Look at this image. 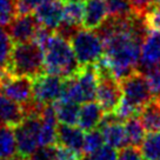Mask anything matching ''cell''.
Returning a JSON list of instances; mask_svg holds the SVG:
<instances>
[{
    "label": "cell",
    "instance_id": "23",
    "mask_svg": "<svg viewBox=\"0 0 160 160\" xmlns=\"http://www.w3.org/2000/svg\"><path fill=\"white\" fill-rule=\"evenodd\" d=\"M140 151L145 160H160V132L145 135L140 145Z\"/></svg>",
    "mask_w": 160,
    "mask_h": 160
},
{
    "label": "cell",
    "instance_id": "15",
    "mask_svg": "<svg viewBox=\"0 0 160 160\" xmlns=\"http://www.w3.org/2000/svg\"><path fill=\"white\" fill-rule=\"evenodd\" d=\"M107 18L105 0H87L82 18V27L87 30H97Z\"/></svg>",
    "mask_w": 160,
    "mask_h": 160
},
{
    "label": "cell",
    "instance_id": "30",
    "mask_svg": "<svg viewBox=\"0 0 160 160\" xmlns=\"http://www.w3.org/2000/svg\"><path fill=\"white\" fill-rule=\"evenodd\" d=\"M117 158H118L117 148L106 144L99 147L98 150H95L94 152L85 155L84 160H117Z\"/></svg>",
    "mask_w": 160,
    "mask_h": 160
},
{
    "label": "cell",
    "instance_id": "8",
    "mask_svg": "<svg viewBox=\"0 0 160 160\" xmlns=\"http://www.w3.org/2000/svg\"><path fill=\"white\" fill-rule=\"evenodd\" d=\"M64 78L50 73H41L32 79L33 99L40 105H48L62 94Z\"/></svg>",
    "mask_w": 160,
    "mask_h": 160
},
{
    "label": "cell",
    "instance_id": "4",
    "mask_svg": "<svg viewBox=\"0 0 160 160\" xmlns=\"http://www.w3.org/2000/svg\"><path fill=\"white\" fill-rule=\"evenodd\" d=\"M99 77L94 65L80 66L73 77L64 80L62 94L60 98L73 100L78 104H84L97 99Z\"/></svg>",
    "mask_w": 160,
    "mask_h": 160
},
{
    "label": "cell",
    "instance_id": "9",
    "mask_svg": "<svg viewBox=\"0 0 160 160\" xmlns=\"http://www.w3.org/2000/svg\"><path fill=\"white\" fill-rule=\"evenodd\" d=\"M122 99V91L119 81L112 75L99 77L97 88V101L104 113H113Z\"/></svg>",
    "mask_w": 160,
    "mask_h": 160
},
{
    "label": "cell",
    "instance_id": "35",
    "mask_svg": "<svg viewBox=\"0 0 160 160\" xmlns=\"http://www.w3.org/2000/svg\"><path fill=\"white\" fill-rule=\"evenodd\" d=\"M45 1H55V0H17L18 14H28L32 13L38 5Z\"/></svg>",
    "mask_w": 160,
    "mask_h": 160
},
{
    "label": "cell",
    "instance_id": "7",
    "mask_svg": "<svg viewBox=\"0 0 160 160\" xmlns=\"http://www.w3.org/2000/svg\"><path fill=\"white\" fill-rule=\"evenodd\" d=\"M0 92L18 102L21 107H25L34 101L32 79L28 77L13 75L6 70L0 80Z\"/></svg>",
    "mask_w": 160,
    "mask_h": 160
},
{
    "label": "cell",
    "instance_id": "1",
    "mask_svg": "<svg viewBox=\"0 0 160 160\" xmlns=\"http://www.w3.org/2000/svg\"><path fill=\"white\" fill-rule=\"evenodd\" d=\"M44 70L46 73L61 78H70L78 72L79 62L75 58L70 40L53 33L42 47Z\"/></svg>",
    "mask_w": 160,
    "mask_h": 160
},
{
    "label": "cell",
    "instance_id": "19",
    "mask_svg": "<svg viewBox=\"0 0 160 160\" xmlns=\"http://www.w3.org/2000/svg\"><path fill=\"white\" fill-rule=\"evenodd\" d=\"M54 107L57 119L60 124L65 125H78V117H79V104L73 100L59 98L52 102Z\"/></svg>",
    "mask_w": 160,
    "mask_h": 160
},
{
    "label": "cell",
    "instance_id": "34",
    "mask_svg": "<svg viewBox=\"0 0 160 160\" xmlns=\"http://www.w3.org/2000/svg\"><path fill=\"white\" fill-rule=\"evenodd\" d=\"M85 154L65 146L57 145V160H84Z\"/></svg>",
    "mask_w": 160,
    "mask_h": 160
},
{
    "label": "cell",
    "instance_id": "39",
    "mask_svg": "<svg viewBox=\"0 0 160 160\" xmlns=\"http://www.w3.org/2000/svg\"><path fill=\"white\" fill-rule=\"evenodd\" d=\"M157 1H160V0H155V2H157Z\"/></svg>",
    "mask_w": 160,
    "mask_h": 160
},
{
    "label": "cell",
    "instance_id": "36",
    "mask_svg": "<svg viewBox=\"0 0 160 160\" xmlns=\"http://www.w3.org/2000/svg\"><path fill=\"white\" fill-rule=\"evenodd\" d=\"M130 2L135 14L140 15V17H144L146 11L154 4L155 0H130Z\"/></svg>",
    "mask_w": 160,
    "mask_h": 160
},
{
    "label": "cell",
    "instance_id": "14",
    "mask_svg": "<svg viewBox=\"0 0 160 160\" xmlns=\"http://www.w3.org/2000/svg\"><path fill=\"white\" fill-rule=\"evenodd\" d=\"M84 139L85 133L80 127L65 124H60L57 126V145L65 146L78 152H82Z\"/></svg>",
    "mask_w": 160,
    "mask_h": 160
},
{
    "label": "cell",
    "instance_id": "29",
    "mask_svg": "<svg viewBox=\"0 0 160 160\" xmlns=\"http://www.w3.org/2000/svg\"><path fill=\"white\" fill-rule=\"evenodd\" d=\"M144 21L148 31L160 32V1H157L146 11Z\"/></svg>",
    "mask_w": 160,
    "mask_h": 160
},
{
    "label": "cell",
    "instance_id": "25",
    "mask_svg": "<svg viewBox=\"0 0 160 160\" xmlns=\"http://www.w3.org/2000/svg\"><path fill=\"white\" fill-rule=\"evenodd\" d=\"M105 139L104 135L101 133V131L97 127L91 131H87L85 133V139H84V147H82V152L84 154L87 155L98 150L99 147L104 145Z\"/></svg>",
    "mask_w": 160,
    "mask_h": 160
},
{
    "label": "cell",
    "instance_id": "26",
    "mask_svg": "<svg viewBox=\"0 0 160 160\" xmlns=\"http://www.w3.org/2000/svg\"><path fill=\"white\" fill-rule=\"evenodd\" d=\"M17 15V0H0V27L8 26Z\"/></svg>",
    "mask_w": 160,
    "mask_h": 160
},
{
    "label": "cell",
    "instance_id": "6",
    "mask_svg": "<svg viewBox=\"0 0 160 160\" xmlns=\"http://www.w3.org/2000/svg\"><path fill=\"white\" fill-rule=\"evenodd\" d=\"M40 113L27 114L19 125L14 127L17 148L19 155L27 159L39 147V131L41 127Z\"/></svg>",
    "mask_w": 160,
    "mask_h": 160
},
{
    "label": "cell",
    "instance_id": "38",
    "mask_svg": "<svg viewBox=\"0 0 160 160\" xmlns=\"http://www.w3.org/2000/svg\"><path fill=\"white\" fill-rule=\"evenodd\" d=\"M4 72H5V70L0 67V80H1V78H2V75H4Z\"/></svg>",
    "mask_w": 160,
    "mask_h": 160
},
{
    "label": "cell",
    "instance_id": "11",
    "mask_svg": "<svg viewBox=\"0 0 160 160\" xmlns=\"http://www.w3.org/2000/svg\"><path fill=\"white\" fill-rule=\"evenodd\" d=\"M40 26V22L33 13L28 14H18L8 27V34L14 44L31 41L35 33L37 28Z\"/></svg>",
    "mask_w": 160,
    "mask_h": 160
},
{
    "label": "cell",
    "instance_id": "16",
    "mask_svg": "<svg viewBox=\"0 0 160 160\" xmlns=\"http://www.w3.org/2000/svg\"><path fill=\"white\" fill-rule=\"evenodd\" d=\"M25 118L22 107L0 92V125L17 127Z\"/></svg>",
    "mask_w": 160,
    "mask_h": 160
},
{
    "label": "cell",
    "instance_id": "33",
    "mask_svg": "<svg viewBox=\"0 0 160 160\" xmlns=\"http://www.w3.org/2000/svg\"><path fill=\"white\" fill-rule=\"evenodd\" d=\"M117 160H145L138 146L127 145L121 147Z\"/></svg>",
    "mask_w": 160,
    "mask_h": 160
},
{
    "label": "cell",
    "instance_id": "32",
    "mask_svg": "<svg viewBox=\"0 0 160 160\" xmlns=\"http://www.w3.org/2000/svg\"><path fill=\"white\" fill-rule=\"evenodd\" d=\"M27 160H57V145L37 147Z\"/></svg>",
    "mask_w": 160,
    "mask_h": 160
},
{
    "label": "cell",
    "instance_id": "28",
    "mask_svg": "<svg viewBox=\"0 0 160 160\" xmlns=\"http://www.w3.org/2000/svg\"><path fill=\"white\" fill-rule=\"evenodd\" d=\"M41 127L39 131V146L57 145V126L58 124L47 122L41 119Z\"/></svg>",
    "mask_w": 160,
    "mask_h": 160
},
{
    "label": "cell",
    "instance_id": "37",
    "mask_svg": "<svg viewBox=\"0 0 160 160\" xmlns=\"http://www.w3.org/2000/svg\"><path fill=\"white\" fill-rule=\"evenodd\" d=\"M5 160H27V159H25L24 157H21V155H14V157H12V158H8V159H5Z\"/></svg>",
    "mask_w": 160,
    "mask_h": 160
},
{
    "label": "cell",
    "instance_id": "3",
    "mask_svg": "<svg viewBox=\"0 0 160 160\" xmlns=\"http://www.w3.org/2000/svg\"><path fill=\"white\" fill-rule=\"evenodd\" d=\"M5 70L13 75L28 77L31 79L44 73V54L41 47L32 40L14 44Z\"/></svg>",
    "mask_w": 160,
    "mask_h": 160
},
{
    "label": "cell",
    "instance_id": "27",
    "mask_svg": "<svg viewBox=\"0 0 160 160\" xmlns=\"http://www.w3.org/2000/svg\"><path fill=\"white\" fill-rule=\"evenodd\" d=\"M13 46L14 42L11 39L8 32L0 27V67L4 70L6 68V65L10 60Z\"/></svg>",
    "mask_w": 160,
    "mask_h": 160
},
{
    "label": "cell",
    "instance_id": "10",
    "mask_svg": "<svg viewBox=\"0 0 160 160\" xmlns=\"http://www.w3.org/2000/svg\"><path fill=\"white\" fill-rule=\"evenodd\" d=\"M98 128L101 131L107 145L119 150L124 146H127V137L124 122L118 119L114 113H105Z\"/></svg>",
    "mask_w": 160,
    "mask_h": 160
},
{
    "label": "cell",
    "instance_id": "12",
    "mask_svg": "<svg viewBox=\"0 0 160 160\" xmlns=\"http://www.w3.org/2000/svg\"><path fill=\"white\" fill-rule=\"evenodd\" d=\"M160 65V32L148 31L146 34L138 62V70L145 72L151 67Z\"/></svg>",
    "mask_w": 160,
    "mask_h": 160
},
{
    "label": "cell",
    "instance_id": "2",
    "mask_svg": "<svg viewBox=\"0 0 160 160\" xmlns=\"http://www.w3.org/2000/svg\"><path fill=\"white\" fill-rule=\"evenodd\" d=\"M122 91V99L120 101L114 114L121 121L139 114L142 106L150 101L153 95L150 90L145 74L139 70L119 80Z\"/></svg>",
    "mask_w": 160,
    "mask_h": 160
},
{
    "label": "cell",
    "instance_id": "31",
    "mask_svg": "<svg viewBox=\"0 0 160 160\" xmlns=\"http://www.w3.org/2000/svg\"><path fill=\"white\" fill-rule=\"evenodd\" d=\"M145 74L153 97H160V65L142 72Z\"/></svg>",
    "mask_w": 160,
    "mask_h": 160
},
{
    "label": "cell",
    "instance_id": "13",
    "mask_svg": "<svg viewBox=\"0 0 160 160\" xmlns=\"http://www.w3.org/2000/svg\"><path fill=\"white\" fill-rule=\"evenodd\" d=\"M62 11H64V0L45 1L35 7L33 14L38 19L40 25L55 31L62 20Z\"/></svg>",
    "mask_w": 160,
    "mask_h": 160
},
{
    "label": "cell",
    "instance_id": "17",
    "mask_svg": "<svg viewBox=\"0 0 160 160\" xmlns=\"http://www.w3.org/2000/svg\"><path fill=\"white\" fill-rule=\"evenodd\" d=\"M104 111L99 105L98 101H88L84 102V105L80 107L79 117H78V125L84 132L97 128L99 126L100 121L104 117Z\"/></svg>",
    "mask_w": 160,
    "mask_h": 160
},
{
    "label": "cell",
    "instance_id": "24",
    "mask_svg": "<svg viewBox=\"0 0 160 160\" xmlns=\"http://www.w3.org/2000/svg\"><path fill=\"white\" fill-rule=\"evenodd\" d=\"M107 8V18H127L133 12L130 0H105Z\"/></svg>",
    "mask_w": 160,
    "mask_h": 160
},
{
    "label": "cell",
    "instance_id": "40",
    "mask_svg": "<svg viewBox=\"0 0 160 160\" xmlns=\"http://www.w3.org/2000/svg\"><path fill=\"white\" fill-rule=\"evenodd\" d=\"M159 98H160V97H159Z\"/></svg>",
    "mask_w": 160,
    "mask_h": 160
},
{
    "label": "cell",
    "instance_id": "22",
    "mask_svg": "<svg viewBox=\"0 0 160 160\" xmlns=\"http://www.w3.org/2000/svg\"><path fill=\"white\" fill-rule=\"evenodd\" d=\"M124 126H125L126 137H127V145L140 147L142 140L145 138L146 131L140 121L139 117L135 115L126 119L124 121Z\"/></svg>",
    "mask_w": 160,
    "mask_h": 160
},
{
    "label": "cell",
    "instance_id": "21",
    "mask_svg": "<svg viewBox=\"0 0 160 160\" xmlns=\"http://www.w3.org/2000/svg\"><path fill=\"white\" fill-rule=\"evenodd\" d=\"M17 139L14 127L0 125V160H5L17 155Z\"/></svg>",
    "mask_w": 160,
    "mask_h": 160
},
{
    "label": "cell",
    "instance_id": "18",
    "mask_svg": "<svg viewBox=\"0 0 160 160\" xmlns=\"http://www.w3.org/2000/svg\"><path fill=\"white\" fill-rule=\"evenodd\" d=\"M140 121L147 133L160 132V98L153 97L152 99L142 106L139 114Z\"/></svg>",
    "mask_w": 160,
    "mask_h": 160
},
{
    "label": "cell",
    "instance_id": "5",
    "mask_svg": "<svg viewBox=\"0 0 160 160\" xmlns=\"http://www.w3.org/2000/svg\"><path fill=\"white\" fill-rule=\"evenodd\" d=\"M70 42L80 66L94 65L104 55V42L94 30L80 27L70 38Z\"/></svg>",
    "mask_w": 160,
    "mask_h": 160
},
{
    "label": "cell",
    "instance_id": "20",
    "mask_svg": "<svg viewBox=\"0 0 160 160\" xmlns=\"http://www.w3.org/2000/svg\"><path fill=\"white\" fill-rule=\"evenodd\" d=\"M84 12H85V2L77 0H64L61 22L73 27H81Z\"/></svg>",
    "mask_w": 160,
    "mask_h": 160
}]
</instances>
